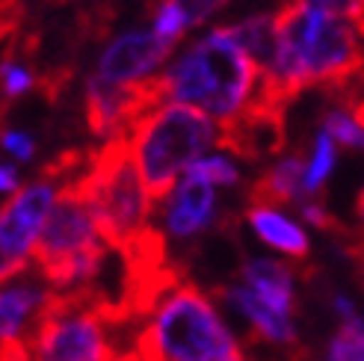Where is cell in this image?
Returning a JSON list of instances; mask_svg holds the SVG:
<instances>
[{"label": "cell", "instance_id": "obj_1", "mask_svg": "<svg viewBox=\"0 0 364 361\" xmlns=\"http://www.w3.org/2000/svg\"><path fill=\"white\" fill-rule=\"evenodd\" d=\"M364 33L355 21L320 9L311 0H287L276 12V53L264 71L258 116L308 86H343L364 68Z\"/></svg>", "mask_w": 364, "mask_h": 361}, {"label": "cell", "instance_id": "obj_2", "mask_svg": "<svg viewBox=\"0 0 364 361\" xmlns=\"http://www.w3.org/2000/svg\"><path fill=\"white\" fill-rule=\"evenodd\" d=\"M154 89L160 101L196 107L223 131H234L261 107L264 71L231 27H213L175 53Z\"/></svg>", "mask_w": 364, "mask_h": 361}, {"label": "cell", "instance_id": "obj_3", "mask_svg": "<svg viewBox=\"0 0 364 361\" xmlns=\"http://www.w3.org/2000/svg\"><path fill=\"white\" fill-rule=\"evenodd\" d=\"M139 314L136 361H246L220 305L190 281L166 276Z\"/></svg>", "mask_w": 364, "mask_h": 361}, {"label": "cell", "instance_id": "obj_4", "mask_svg": "<svg viewBox=\"0 0 364 361\" xmlns=\"http://www.w3.org/2000/svg\"><path fill=\"white\" fill-rule=\"evenodd\" d=\"M71 187L83 195L107 246L119 255L136 258L160 237L151 225L157 198L145 187L124 139L104 142L86 169L71 178Z\"/></svg>", "mask_w": 364, "mask_h": 361}, {"label": "cell", "instance_id": "obj_5", "mask_svg": "<svg viewBox=\"0 0 364 361\" xmlns=\"http://www.w3.org/2000/svg\"><path fill=\"white\" fill-rule=\"evenodd\" d=\"M134 163L151 195H166L187 169L225 146V131L208 113L175 101H154L124 136Z\"/></svg>", "mask_w": 364, "mask_h": 361}, {"label": "cell", "instance_id": "obj_6", "mask_svg": "<svg viewBox=\"0 0 364 361\" xmlns=\"http://www.w3.org/2000/svg\"><path fill=\"white\" fill-rule=\"evenodd\" d=\"M124 308L92 296H57L30 338L36 361H131L119 347Z\"/></svg>", "mask_w": 364, "mask_h": 361}, {"label": "cell", "instance_id": "obj_7", "mask_svg": "<svg viewBox=\"0 0 364 361\" xmlns=\"http://www.w3.org/2000/svg\"><path fill=\"white\" fill-rule=\"evenodd\" d=\"M65 184L68 180H63L60 172H48L24 184L0 208V249L21 266L33 264L36 246Z\"/></svg>", "mask_w": 364, "mask_h": 361}, {"label": "cell", "instance_id": "obj_8", "mask_svg": "<svg viewBox=\"0 0 364 361\" xmlns=\"http://www.w3.org/2000/svg\"><path fill=\"white\" fill-rule=\"evenodd\" d=\"M169 60L172 50L154 39L151 27H136L119 33L113 42H107L92 75L101 77L104 83L127 86V89L151 86L163 75V68L169 65Z\"/></svg>", "mask_w": 364, "mask_h": 361}, {"label": "cell", "instance_id": "obj_9", "mask_svg": "<svg viewBox=\"0 0 364 361\" xmlns=\"http://www.w3.org/2000/svg\"><path fill=\"white\" fill-rule=\"evenodd\" d=\"M216 220H220V193L190 172L157 202L160 234L175 243L202 237L216 225Z\"/></svg>", "mask_w": 364, "mask_h": 361}, {"label": "cell", "instance_id": "obj_10", "mask_svg": "<svg viewBox=\"0 0 364 361\" xmlns=\"http://www.w3.org/2000/svg\"><path fill=\"white\" fill-rule=\"evenodd\" d=\"M157 83V80H154ZM151 86H113L101 77H86V122L89 131L104 142H116L131 134L134 122L149 110L157 98V89Z\"/></svg>", "mask_w": 364, "mask_h": 361}, {"label": "cell", "instance_id": "obj_11", "mask_svg": "<svg viewBox=\"0 0 364 361\" xmlns=\"http://www.w3.org/2000/svg\"><path fill=\"white\" fill-rule=\"evenodd\" d=\"M57 291L36 273L0 284V350H30V338L57 302Z\"/></svg>", "mask_w": 364, "mask_h": 361}, {"label": "cell", "instance_id": "obj_12", "mask_svg": "<svg viewBox=\"0 0 364 361\" xmlns=\"http://www.w3.org/2000/svg\"><path fill=\"white\" fill-rule=\"evenodd\" d=\"M220 299L228 311L237 314L246 326L258 335L261 340L272 347H296L299 332H296V317H287L272 311L267 302H261L243 281L237 284H225L220 291Z\"/></svg>", "mask_w": 364, "mask_h": 361}, {"label": "cell", "instance_id": "obj_13", "mask_svg": "<svg viewBox=\"0 0 364 361\" xmlns=\"http://www.w3.org/2000/svg\"><path fill=\"white\" fill-rule=\"evenodd\" d=\"M246 222L267 249L279 252L287 261H308V255H311V237H308L305 225L284 208L252 202L246 208Z\"/></svg>", "mask_w": 364, "mask_h": 361}, {"label": "cell", "instance_id": "obj_14", "mask_svg": "<svg viewBox=\"0 0 364 361\" xmlns=\"http://www.w3.org/2000/svg\"><path fill=\"white\" fill-rule=\"evenodd\" d=\"M240 281L272 311L296 317V273L290 261L252 255L240 266Z\"/></svg>", "mask_w": 364, "mask_h": 361}, {"label": "cell", "instance_id": "obj_15", "mask_svg": "<svg viewBox=\"0 0 364 361\" xmlns=\"http://www.w3.org/2000/svg\"><path fill=\"white\" fill-rule=\"evenodd\" d=\"M299 195H305V157L302 154H284L272 163L258 184L252 187V202L267 205H294Z\"/></svg>", "mask_w": 364, "mask_h": 361}, {"label": "cell", "instance_id": "obj_16", "mask_svg": "<svg viewBox=\"0 0 364 361\" xmlns=\"http://www.w3.org/2000/svg\"><path fill=\"white\" fill-rule=\"evenodd\" d=\"M234 39L243 45V50L261 65V71H267V65L272 63V53H276V15H249L237 24H228Z\"/></svg>", "mask_w": 364, "mask_h": 361}, {"label": "cell", "instance_id": "obj_17", "mask_svg": "<svg viewBox=\"0 0 364 361\" xmlns=\"http://www.w3.org/2000/svg\"><path fill=\"white\" fill-rule=\"evenodd\" d=\"M338 169V142L323 128L314 134L311 151L305 157V195H320Z\"/></svg>", "mask_w": 364, "mask_h": 361}, {"label": "cell", "instance_id": "obj_18", "mask_svg": "<svg viewBox=\"0 0 364 361\" xmlns=\"http://www.w3.org/2000/svg\"><path fill=\"white\" fill-rule=\"evenodd\" d=\"M187 172L208 180L216 190H234V187H240V180H243V169L237 160H234V151H225V149L205 154L202 160H196Z\"/></svg>", "mask_w": 364, "mask_h": 361}, {"label": "cell", "instance_id": "obj_19", "mask_svg": "<svg viewBox=\"0 0 364 361\" xmlns=\"http://www.w3.org/2000/svg\"><path fill=\"white\" fill-rule=\"evenodd\" d=\"M187 30H190V18H187L184 6H181L178 0H157L154 15H151V33H154V39L163 48L175 50L178 42L184 39Z\"/></svg>", "mask_w": 364, "mask_h": 361}, {"label": "cell", "instance_id": "obj_20", "mask_svg": "<svg viewBox=\"0 0 364 361\" xmlns=\"http://www.w3.org/2000/svg\"><path fill=\"white\" fill-rule=\"evenodd\" d=\"M323 361H364V314L341 323L326 344Z\"/></svg>", "mask_w": 364, "mask_h": 361}, {"label": "cell", "instance_id": "obj_21", "mask_svg": "<svg viewBox=\"0 0 364 361\" xmlns=\"http://www.w3.org/2000/svg\"><path fill=\"white\" fill-rule=\"evenodd\" d=\"M320 128L329 134L338 149H353V151H361L364 154V124L353 116V110H347V107H332V110H326Z\"/></svg>", "mask_w": 364, "mask_h": 361}, {"label": "cell", "instance_id": "obj_22", "mask_svg": "<svg viewBox=\"0 0 364 361\" xmlns=\"http://www.w3.org/2000/svg\"><path fill=\"white\" fill-rule=\"evenodd\" d=\"M36 77H33V71L21 63H15V60H4L0 63V95L4 98H21L27 95L30 89H33Z\"/></svg>", "mask_w": 364, "mask_h": 361}, {"label": "cell", "instance_id": "obj_23", "mask_svg": "<svg viewBox=\"0 0 364 361\" xmlns=\"http://www.w3.org/2000/svg\"><path fill=\"white\" fill-rule=\"evenodd\" d=\"M0 151L9 154L15 163H30L36 157V139L18 128H6L0 131Z\"/></svg>", "mask_w": 364, "mask_h": 361}, {"label": "cell", "instance_id": "obj_24", "mask_svg": "<svg viewBox=\"0 0 364 361\" xmlns=\"http://www.w3.org/2000/svg\"><path fill=\"white\" fill-rule=\"evenodd\" d=\"M294 208H296V216H299L305 225H314V228H320V231L335 228L332 213L326 210V205L320 202V195H299L296 202H294Z\"/></svg>", "mask_w": 364, "mask_h": 361}, {"label": "cell", "instance_id": "obj_25", "mask_svg": "<svg viewBox=\"0 0 364 361\" xmlns=\"http://www.w3.org/2000/svg\"><path fill=\"white\" fill-rule=\"evenodd\" d=\"M184 6L187 18H190V27H205L216 12H223L231 0H178Z\"/></svg>", "mask_w": 364, "mask_h": 361}, {"label": "cell", "instance_id": "obj_26", "mask_svg": "<svg viewBox=\"0 0 364 361\" xmlns=\"http://www.w3.org/2000/svg\"><path fill=\"white\" fill-rule=\"evenodd\" d=\"M311 4H317L320 9L326 12H332V15H341V18H350V21L364 24V6H361V0H311Z\"/></svg>", "mask_w": 364, "mask_h": 361}, {"label": "cell", "instance_id": "obj_27", "mask_svg": "<svg viewBox=\"0 0 364 361\" xmlns=\"http://www.w3.org/2000/svg\"><path fill=\"white\" fill-rule=\"evenodd\" d=\"M21 172H18L15 163H6V160H0V195L9 198L15 195L18 190H21Z\"/></svg>", "mask_w": 364, "mask_h": 361}, {"label": "cell", "instance_id": "obj_28", "mask_svg": "<svg viewBox=\"0 0 364 361\" xmlns=\"http://www.w3.org/2000/svg\"><path fill=\"white\" fill-rule=\"evenodd\" d=\"M329 305H332V311L338 314L341 323H343V320H353V317L361 314L358 305H355V299H353L350 293H343V291H332V293H329Z\"/></svg>", "mask_w": 364, "mask_h": 361}, {"label": "cell", "instance_id": "obj_29", "mask_svg": "<svg viewBox=\"0 0 364 361\" xmlns=\"http://www.w3.org/2000/svg\"><path fill=\"white\" fill-rule=\"evenodd\" d=\"M27 273V266H21L18 261H12L4 249H0V284H6V281H12V279H18V276H24Z\"/></svg>", "mask_w": 364, "mask_h": 361}, {"label": "cell", "instance_id": "obj_30", "mask_svg": "<svg viewBox=\"0 0 364 361\" xmlns=\"http://www.w3.org/2000/svg\"><path fill=\"white\" fill-rule=\"evenodd\" d=\"M350 261L355 264V269H358V281H361V287H364V237H358V240L350 246Z\"/></svg>", "mask_w": 364, "mask_h": 361}, {"label": "cell", "instance_id": "obj_31", "mask_svg": "<svg viewBox=\"0 0 364 361\" xmlns=\"http://www.w3.org/2000/svg\"><path fill=\"white\" fill-rule=\"evenodd\" d=\"M353 116L364 124V80H361V92H358V98H355V104H353Z\"/></svg>", "mask_w": 364, "mask_h": 361}, {"label": "cell", "instance_id": "obj_32", "mask_svg": "<svg viewBox=\"0 0 364 361\" xmlns=\"http://www.w3.org/2000/svg\"><path fill=\"white\" fill-rule=\"evenodd\" d=\"M355 210H358V220H361V237H364V187L358 193V202H355Z\"/></svg>", "mask_w": 364, "mask_h": 361}, {"label": "cell", "instance_id": "obj_33", "mask_svg": "<svg viewBox=\"0 0 364 361\" xmlns=\"http://www.w3.org/2000/svg\"><path fill=\"white\" fill-rule=\"evenodd\" d=\"M27 361H36V358H27Z\"/></svg>", "mask_w": 364, "mask_h": 361}]
</instances>
